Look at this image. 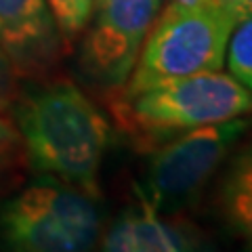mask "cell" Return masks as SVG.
Instances as JSON below:
<instances>
[{"instance_id":"1","label":"cell","mask_w":252,"mask_h":252,"mask_svg":"<svg viewBox=\"0 0 252 252\" xmlns=\"http://www.w3.org/2000/svg\"><path fill=\"white\" fill-rule=\"evenodd\" d=\"M15 126L36 170L99 198L109 124L72 80H51L19 99Z\"/></svg>"},{"instance_id":"2","label":"cell","mask_w":252,"mask_h":252,"mask_svg":"<svg viewBox=\"0 0 252 252\" xmlns=\"http://www.w3.org/2000/svg\"><path fill=\"white\" fill-rule=\"evenodd\" d=\"M107 107L118 130L139 152H152L198 126L252 114V93L231 74L208 72L175 78L130 94L114 89Z\"/></svg>"},{"instance_id":"3","label":"cell","mask_w":252,"mask_h":252,"mask_svg":"<svg viewBox=\"0 0 252 252\" xmlns=\"http://www.w3.org/2000/svg\"><path fill=\"white\" fill-rule=\"evenodd\" d=\"M240 19L227 0L170 2L156 17L128 80L118 91L130 94L175 78L223 72L229 36Z\"/></svg>"},{"instance_id":"4","label":"cell","mask_w":252,"mask_h":252,"mask_svg":"<svg viewBox=\"0 0 252 252\" xmlns=\"http://www.w3.org/2000/svg\"><path fill=\"white\" fill-rule=\"evenodd\" d=\"M0 233L17 250L80 252L99 242L101 215L89 193L53 179L30 185L4 204Z\"/></svg>"},{"instance_id":"5","label":"cell","mask_w":252,"mask_h":252,"mask_svg":"<svg viewBox=\"0 0 252 252\" xmlns=\"http://www.w3.org/2000/svg\"><path fill=\"white\" fill-rule=\"evenodd\" d=\"M252 126L246 116L198 126L154 147L147 162L145 198L158 210L181 215L202 195L208 181Z\"/></svg>"},{"instance_id":"6","label":"cell","mask_w":252,"mask_h":252,"mask_svg":"<svg viewBox=\"0 0 252 252\" xmlns=\"http://www.w3.org/2000/svg\"><path fill=\"white\" fill-rule=\"evenodd\" d=\"M162 0H97L80 61L93 80L120 89L128 80Z\"/></svg>"},{"instance_id":"7","label":"cell","mask_w":252,"mask_h":252,"mask_svg":"<svg viewBox=\"0 0 252 252\" xmlns=\"http://www.w3.org/2000/svg\"><path fill=\"white\" fill-rule=\"evenodd\" d=\"M65 46L46 0H0V49L19 76L51 72Z\"/></svg>"},{"instance_id":"8","label":"cell","mask_w":252,"mask_h":252,"mask_svg":"<svg viewBox=\"0 0 252 252\" xmlns=\"http://www.w3.org/2000/svg\"><path fill=\"white\" fill-rule=\"evenodd\" d=\"M99 242L109 252H181L200 248L202 235L181 215L152 206L137 189V206L122 212Z\"/></svg>"},{"instance_id":"9","label":"cell","mask_w":252,"mask_h":252,"mask_svg":"<svg viewBox=\"0 0 252 252\" xmlns=\"http://www.w3.org/2000/svg\"><path fill=\"white\" fill-rule=\"evenodd\" d=\"M219 206L235 235L252 246V141L235 154L227 168Z\"/></svg>"},{"instance_id":"10","label":"cell","mask_w":252,"mask_h":252,"mask_svg":"<svg viewBox=\"0 0 252 252\" xmlns=\"http://www.w3.org/2000/svg\"><path fill=\"white\" fill-rule=\"evenodd\" d=\"M225 63L229 74L252 93V15L238 21L229 36Z\"/></svg>"},{"instance_id":"11","label":"cell","mask_w":252,"mask_h":252,"mask_svg":"<svg viewBox=\"0 0 252 252\" xmlns=\"http://www.w3.org/2000/svg\"><path fill=\"white\" fill-rule=\"evenodd\" d=\"M65 42H72L89 26L97 0H46Z\"/></svg>"},{"instance_id":"12","label":"cell","mask_w":252,"mask_h":252,"mask_svg":"<svg viewBox=\"0 0 252 252\" xmlns=\"http://www.w3.org/2000/svg\"><path fill=\"white\" fill-rule=\"evenodd\" d=\"M26 156V147H23V139L19 135L15 122L0 114V175L11 170L15 164H19Z\"/></svg>"},{"instance_id":"13","label":"cell","mask_w":252,"mask_h":252,"mask_svg":"<svg viewBox=\"0 0 252 252\" xmlns=\"http://www.w3.org/2000/svg\"><path fill=\"white\" fill-rule=\"evenodd\" d=\"M17 69H15L11 59L6 57V53L0 49V114L9 112L17 103Z\"/></svg>"},{"instance_id":"14","label":"cell","mask_w":252,"mask_h":252,"mask_svg":"<svg viewBox=\"0 0 252 252\" xmlns=\"http://www.w3.org/2000/svg\"><path fill=\"white\" fill-rule=\"evenodd\" d=\"M235 11H238L242 17H246V15H252V0H227Z\"/></svg>"},{"instance_id":"15","label":"cell","mask_w":252,"mask_h":252,"mask_svg":"<svg viewBox=\"0 0 252 252\" xmlns=\"http://www.w3.org/2000/svg\"><path fill=\"white\" fill-rule=\"evenodd\" d=\"M172 2H179V4H195V2H204V0H172Z\"/></svg>"}]
</instances>
